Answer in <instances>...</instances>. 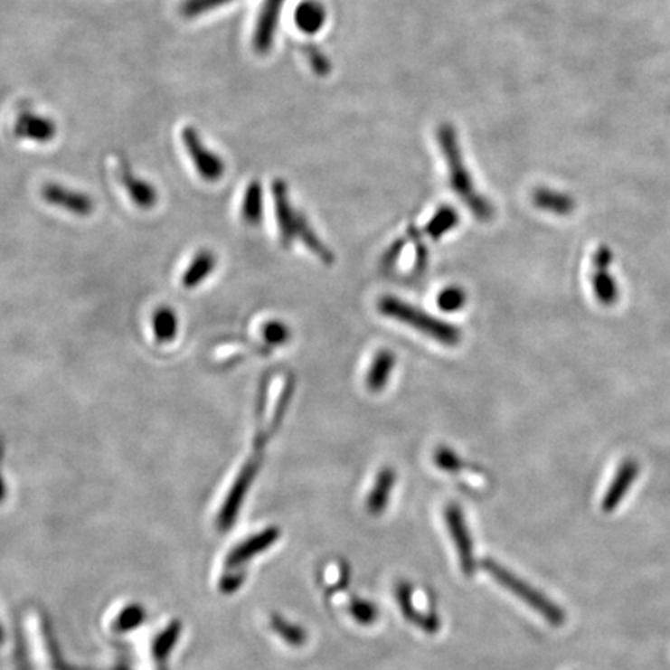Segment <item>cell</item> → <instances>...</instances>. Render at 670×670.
Here are the masks:
<instances>
[{"label": "cell", "mask_w": 670, "mask_h": 670, "mask_svg": "<svg viewBox=\"0 0 670 670\" xmlns=\"http://www.w3.org/2000/svg\"><path fill=\"white\" fill-rule=\"evenodd\" d=\"M438 143L441 147L442 156L446 158L448 168V182L452 190L458 194L459 199L467 205L474 216L480 221H489L494 218L495 210L487 197L480 194L475 188V182L470 175L469 169L464 164L463 151L458 142V134L455 127L448 123H442L438 127Z\"/></svg>", "instance_id": "cell-1"}, {"label": "cell", "mask_w": 670, "mask_h": 670, "mask_svg": "<svg viewBox=\"0 0 670 670\" xmlns=\"http://www.w3.org/2000/svg\"><path fill=\"white\" fill-rule=\"evenodd\" d=\"M272 194L283 246L289 247L295 240H300L307 247V250H311L320 261L327 266L334 264L333 251L316 236L305 214L292 205L289 188L283 180L273 182Z\"/></svg>", "instance_id": "cell-2"}, {"label": "cell", "mask_w": 670, "mask_h": 670, "mask_svg": "<svg viewBox=\"0 0 670 670\" xmlns=\"http://www.w3.org/2000/svg\"><path fill=\"white\" fill-rule=\"evenodd\" d=\"M377 307L382 316L401 322L405 326L413 327L418 333L424 334L425 337L431 338L438 344H446V346H457L461 344V338H463L461 329L453 326L448 322H444L438 316L420 311V307L409 305L392 295L382 297L377 303Z\"/></svg>", "instance_id": "cell-3"}, {"label": "cell", "mask_w": 670, "mask_h": 670, "mask_svg": "<svg viewBox=\"0 0 670 670\" xmlns=\"http://www.w3.org/2000/svg\"><path fill=\"white\" fill-rule=\"evenodd\" d=\"M483 567H485L486 571L491 574L492 578L502 583L505 589L513 591L520 599L524 600L533 610L543 616L546 621L550 622L551 626L561 627L565 624L567 616H565L561 607L554 604L552 600L548 599L545 594L540 593L539 590L531 587L528 582L518 579L515 574L507 571L506 568H503L500 563H496V561H491V559H486L483 561Z\"/></svg>", "instance_id": "cell-4"}, {"label": "cell", "mask_w": 670, "mask_h": 670, "mask_svg": "<svg viewBox=\"0 0 670 670\" xmlns=\"http://www.w3.org/2000/svg\"><path fill=\"white\" fill-rule=\"evenodd\" d=\"M182 143L202 179L205 182H218L219 179H222L225 173L222 158L205 146V143L202 142L201 134L194 127L186 126L182 129Z\"/></svg>", "instance_id": "cell-5"}, {"label": "cell", "mask_w": 670, "mask_h": 670, "mask_svg": "<svg viewBox=\"0 0 670 670\" xmlns=\"http://www.w3.org/2000/svg\"><path fill=\"white\" fill-rule=\"evenodd\" d=\"M444 517H446L447 526L450 529V534L458 551L459 565L463 568L466 576H472L475 572L474 542L470 539L463 511L457 505H448L446 507Z\"/></svg>", "instance_id": "cell-6"}, {"label": "cell", "mask_w": 670, "mask_h": 670, "mask_svg": "<svg viewBox=\"0 0 670 670\" xmlns=\"http://www.w3.org/2000/svg\"><path fill=\"white\" fill-rule=\"evenodd\" d=\"M284 2L286 0H264L262 4L258 14L257 27L253 32V47L258 55H268L272 50Z\"/></svg>", "instance_id": "cell-7"}, {"label": "cell", "mask_w": 670, "mask_h": 670, "mask_svg": "<svg viewBox=\"0 0 670 670\" xmlns=\"http://www.w3.org/2000/svg\"><path fill=\"white\" fill-rule=\"evenodd\" d=\"M41 194L50 205L62 208L81 218L92 214L93 208H95L92 197L80 191L69 190L66 186L58 185V184H47L41 191Z\"/></svg>", "instance_id": "cell-8"}, {"label": "cell", "mask_w": 670, "mask_h": 670, "mask_svg": "<svg viewBox=\"0 0 670 670\" xmlns=\"http://www.w3.org/2000/svg\"><path fill=\"white\" fill-rule=\"evenodd\" d=\"M260 464H261V455L257 452L247 461L246 466L242 467L240 475H238L235 485L231 487L227 503L222 509V524L225 526L231 524V520L235 518L236 514L240 511V506L244 502V496H246L247 492L250 489L251 483L257 477Z\"/></svg>", "instance_id": "cell-9"}, {"label": "cell", "mask_w": 670, "mask_h": 670, "mask_svg": "<svg viewBox=\"0 0 670 670\" xmlns=\"http://www.w3.org/2000/svg\"><path fill=\"white\" fill-rule=\"evenodd\" d=\"M639 463L637 459L628 458L618 467L615 478L611 480L610 487L605 492L602 498V511L604 513H613L616 507L621 505L622 500L626 498L627 492L630 491L633 483L639 477Z\"/></svg>", "instance_id": "cell-10"}, {"label": "cell", "mask_w": 670, "mask_h": 670, "mask_svg": "<svg viewBox=\"0 0 670 670\" xmlns=\"http://www.w3.org/2000/svg\"><path fill=\"white\" fill-rule=\"evenodd\" d=\"M58 132L55 121L33 112H24L14 123V136L34 143H49Z\"/></svg>", "instance_id": "cell-11"}, {"label": "cell", "mask_w": 670, "mask_h": 670, "mask_svg": "<svg viewBox=\"0 0 670 670\" xmlns=\"http://www.w3.org/2000/svg\"><path fill=\"white\" fill-rule=\"evenodd\" d=\"M411 594H413V591H411V587L407 582H401L396 587V600H398L399 607L402 610V615L407 618V621L413 622L420 628H422L424 632L435 635L439 630V627H441L439 618L435 613L422 615V613L416 610Z\"/></svg>", "instance_id": "cell-12"}, {"label": "cell", "mask_w": 670, "mask_h": 670, "mask_svg": "<svg viewBox=\"0 0 670 670\" xmlns=\"http://www.w3.org/2000/svg\"><path fill=\"white\" fill-rule=\"evenodd\" d=\"M533 203L542 212H551L556 216H570L578 203L576 199L563 191L551 190L540 186L533 193Z\"/></svg>", "instance_id": "cell-13"}, {"label": "cell", "mask_w": 670, "mask_h": 670, "mask_svg": "<svg viewBox=\"0 0 670 670\" xmlns=\"http://www.w3.org/2000/svg\"><path fill=\"white\" fill-rule=\"evenodd\" d=\"M118 177H120L121 184L125 186V190L127 191V194L137 207L146 210V208H153L157 203L158 194L156 188L151 184L140 179V177L132 175L126 165H121L120 169H118Z\"/></svg>", "instance_id": "cell-14"}, {"label": "cell", "mask_w": 670, "mask_h": 670, "mask_svg": "<svg viewBox=\"0 0 670 670\" xmlns=\"http://www.w3.org/2000/svg\"><path fill=\"white\" fill-rule=\"evenodd\" d=\"M294 21L303 33H318L326 23V8L318 0H303L295 8Z\"/></svg>", "instance_id": "cell-15"}, {"label": "cell", "mask_w": 670, "mask_h": 670, "mask_svg": "<svg viewBox=\"0 0 670 670\" xmlns=\"http://www.w3.org/2000/svg\"><path fill=\"white\" fill-rule=\"evenodd\" d=\"M396 366V355L390 349H382L371 362L370 370L366 374V387L373 392H381L385 390L392 377V370Z\"/></svg>", "instance_id": "cell-16"}, {"label": "cell", "mask_w": 670, "mask_h": 670, "mask_svg": "<svg viewBox=\"0 0 670 670\" xmlns=\"http://www.w3.org/2000/svg\"><path fill=\"white\" fill-rule=\"evenodd\" d=\"M216 255L210 250L197 251L188 268L182 273L180 283L185 289H194L212 275L216 269Z\"/></svg>", "instance_id": "cell-17"}, {"label": "cell", "mask_w": 670, "mask_h": 670, "mask_svg": "<svg viewBox=\"0 0 670 670\" xmlns=\"http://www.w3.org/2000/svg\"><path fill=\"white\" fill-rule=\"evenodd\" d=\"M394 483H396V472L392 467H383L377 475L374 486L366 500L368 513L373 515H381L387 509Z\"/></svg>", "instance_id": "cell-18"}, {"label": "cell", "mask_w": 670, "mask_h": 670, "mask_svg": "<svg viewBox=\"0 0 670 670\" xmlns=\"http://www.w3.org/2000/svg\"><path fill=\"white\" fill-rule=\"evenodd\" d=\"M591 289L599 305L610 307L619 301V286L611 275L610 269H593Z\"/></svg>", "instance_id": "cell-19"}, {"label": "cell", "mask_w": 670, "mask_h": 670, "mask_svg": "<svg viewBox=\"0 0 670 670\" xmlns=\"http://www.w3.org/2000/svg\"><path fill=\"white\" fill-rule=\"evenodd\" d=\"M278 529H266L264 533H260V534L255 535L253 539L246 542L244 545L240 546V548L231 554V557H230V561H231V563H241V561H247V559H250L251 556H255L258 552L268 550L269 546L272 545V543H275V542L278 540Z\"/></svg>", "instance_id": "cell-20"}, {"label": "cell", "mask_w": 670, "mask_h": 670, "mask_svg": "<svg viewBox=\"0 0 670 670\" xmlns=\"http://www.w3.org/2000/svg\"><path fill=\"white\" fill-rule=\"evenodd\" d=\"M459 222V214L450 205L438 208V212L431 216L430 221L425 225V233L433 241L441 240L442 236L452 231Z\"/></svg>", "instance_id": "cell-21"}, {"label": "cell", "mask_w": 670, "mask_h": 670, "mask_svg": "<svg viewBox=\"0 0 670 670\" xmlns=\"http://www.w3.org/2000/svg\"><path fill=\"white\" fill-rule=\"evenodd\" d=\"M179 329V320L171 307H158L153 316V333L158 344H169L175 340Z\"/></svg>", "instance_id": "cell-22"}, {"label": "cell", "mask_w": 670, "mask_h": 670, "mask_svg": "<svg viewBox=\"0 0 670 670\" xmlns=\"http://www.w3.org/2000/svg\"><path fill=\"white\" fill-rule=\"evenodd\" d=\"M262 210H264L262 185L257 180H253L247 185L246 193H244L242 207H241L242 218L250 225H258L262 221Z\"/></svg>", "instance_id": "cell-23"}, {"label": "cell", "mask_w": 670, "mask_h": 670, "mask_svg": "<svg viewBox=\"0 0 670 670\" xmlns=\"http://www.w3.org/2000/svg\"><path fill=\"white\" fill-rule=\"evenodd\" d=\"M466 303H467V294L459 286H448L438 295V307L448 314L461 311Z\"/></svg>", "instance_id": "cell-24"}, {"label": "cell", "mask_w": 670, "mask_h": 670, "mask_svg": "<svg viewBox=\"0 0 670 670\" xmlns=\"http://www.w3.org/2000/svg\"><path fill=\"white\" fill-rule=\"evenodd\" d=\"M231 2L235 0H184L180 5V13L188 19H194L218 10L221 6L229 5Z\"/></svg>", "instance_id": "cell-25"}, {"label": "cell", "mask_w": 670, "mask_h": 670, "mask_svg": "<svg viewBox=\"0 0 670 670\" xmlns=\"http://www.w3.org/2000/svg\"><path fill=\"white\" fill-rule=\"evenodd\" d=\"M272 627L277 630L279 637L286 639L294 647H300V646H303L307 641V633H306L305 628H301L300 626H295V624H290V622L286 621L283 618H278V616L272 618Z\"/></svg>", "instance_id": "cell-26"}, {"label": "cell", "mask_w": 670, "mask_h": 670, "mask_svg": "<svg viewBox=\"0 0 670 670\" xmlns=\"http://www.w3.org/2000/svg\"><path fill=\"white\" fill-rule=\"evenodd\" d=\"M262 338L270 348H277L288 344L290 338V329L286 323L272 320L262 326Z\"/></svg>", "instance_id": "cell-27"}, {"label": "cell", "mask_w": 670, "mask_h": 670, "mask_svg": "<svg viewBox=\"0 0 670 670\" xmlns=\"http://www.w3.org/2000/svg\"><path fill=\"white\" fill-rule=\"evenodd\" d=\"M303 53H305L306 60L309 62L312 71H316L318 77H327L333 71L331 61L316 44L311 42V44L303 45Z\"/></svg>", "instance_id": "cell-28"}, {"label": "cell", "mask_w": 670, "mask_h": 670, "mask_svg": "<svg viewBox=\"0 0 670 670\" xmlns=\"http://www.w3.org/2000/svg\"><path fill=\"white\" fill-rule=\"evenodd\" d=\"M435 464L439 469L448 474H458L463 469V461L448 447H439L435 452Z\"/></svg>", "instance_id": "cell-29"}, {"label": "cell", "mask_w": 670, "mask_h": 670, "mask_svg": "<svg viewBox=\"0 0 670 670\" xmlns=\"http://www.w3.org/2000/svg\"><path fill=\"white\" fill-rule=\"evenodd\" d=\"M351 615L354 616L355 621L363 626H370L377 619V609L374 605L370 604L368 600L353 598L349 605Z\"/></svg>", "instance_id": "cell-30"}, {"label": "cell", "mask_w": 670, "mask_h": 670, "mask_svg": "<svg viewBox=\"0 0 670 670\" xmlns=\"http://www.w3.org/2000/svg\"><path fill=\"white\" fill-rule=\"evenodd\" d=\"M613 251L610 247L600 246L596 249L591 258V266L593 269H610L613 264Z\"/></svg>", "instance_id": "cell-31"}]
</instances>
